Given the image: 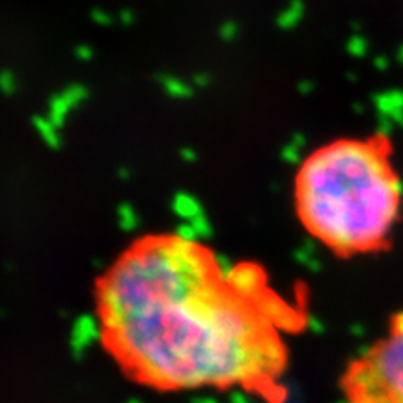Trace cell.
I'll return each mask as SVG.
<instances>
[{
    "instance_id": "3",
    "label": "cell",
    "mask_w": 403,
    "mask_h": 403,
    "mask_svg": "<svg viewBox=\"0 0 403 403\" xmlns=\"http://www.w3.org/2000/svg\"><path fill=\"white\" fill-rule=\"evenodd\" d=\"M340 389L345 403H403V310L383 335L347 362Z\"/></svg>"
},
{
    "instance_id": "2",
    "label": "cell",
    "mask_w": 403,
    "mask_h": 403,
    "mask_svg": "<svg viewBox=\"0 0 403 403\" xmlns=\"http://www.w3.org/2000/svg\"><path fill=\"white\" fill-rule=\"evenodd\" d=\"M403 183L390 137H340L303 159L293 179L300 226L338 258L390 248L402 219Z\"/></svg>"
},
{
    "instance_id": "1",
    "label": "cell",
    "mask_w": 403,
    "mask_h": 403,
    "mask_svg": "<svg viewBox=\"0 0 403 403\" xmlns=\"http://www.w3.org/2000/svg\"><path fill=\"white\" fill-rule=\"evenodd\" d=\"M101 344L133 383L159 392L243 390L284 399L288 338L306 325L254 261L230 266L177 231L137 237L94 288Z\"/></svg>"
}]
</instances>
